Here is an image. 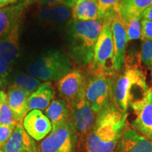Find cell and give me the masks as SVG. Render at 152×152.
<instances>
[{
    "instance_id": "33",
    "label": "cell",
    "mask_w": 152,
    "mask_h": 152,
    "mask_svg": "<svg viewBox=\"0 0 152 152\" xmlns=\"http://www.w3.org/2000/svg\"><path fill=\"white\" fill-rule=\"evenodd\" d=\"M7 94H6L4 91L0 90V106H1V104H2L6 99H7Z\"/></svg>"
},
{
    "instance_id": "8",
    "label": "cell",
    "mask_w": 152,
    "mask_h": 152,
    "mask_svg": "<svg viewBox=\"0 0 152 152\" xmlns=\"http://www.w3.org/2000/svg\"><path fill=\"white\" fill-rule=\"evenodd\" d=\"M77 137L71 121L52 128L39 144V152H75Z\"/></svg>"
},
{
    "instance_id": "4",
    "label": "cell",
    "mask_w": 152,
    "mask_h": 152,
    "mask_svg": "<svg viewBox=\"0 0 152 152\" xmlns=\"http://www.w3.org/2000/svg\"><path fill=\"white\" fill-rule=\"evenodd\" d=\"M73 69L70 57L61 51H51L27 67L28 73L41 81H58Z\"/></svg>"
},
{
    "instance_id": "34",
    "label": "cell",
    "mask_w": 152,
    "mask_h": 152,
    "mask_svg": "<svg viewBox=\"0 0 152 152\" xmlns=\"http://www.w3.org/2000/svg\"><path fill=\"white\" fill-rule=\"evenodd\" d=\"M20 1H21V0H5L4 7L11 4H15L19 2Z\"/></svg>"
},
{
    "instance_id": "5",
    "label": "cell",
    "mask_w": 152,
    "mask_h": 152,
    "mask_svg": "<svg viewBox=\"0 0 152 152\" xmlns=\"http://www.w3.org/2000/svg\"><path fill=\"white\" fill-rule=\"evenodd\" d=\"M111 76L94 73L85 80V98L96 115L113 103L112 98L113 80Z\"/></svg>"
},
{
    "instance_id": "20",
    "label": "cell",
    "mask_w": 152,
    "mask_h": 152,
    "mask_svg": "<svg viewBox=\"0 0 152 152\" xmlns=\"http://www.w3.org/2000/svg\"><path fill=\"white\" fill-rule=\"evenodd\" d=\"M72 9V19L79 21L98 20L97 0H77Z\"/></svg>"
},
{
    "instance_id": "27",
    "label": "cell",
    "mask_w": 152,
    "mask_h": 152,
    "mask_svg": "<svg viewBox=\"0 0 152 152\" xmlns=\"http://www.w3.org/2000/svg\"><path fill=\"white\" fill-rule=\"evenodd\" d=\"M76 1L77 0H26L25 4L28 6L35 1H37L38 4L41 8L54 7V6H64L72 9Z\"/></svg>"
},
{
    "instance_id": "26",
    "label": "cell",
    "mask_w": 152,
    "mask_h": 152,
    "mask_svg": "<svg viewBox=\"0 0 152 152\" xmlns=\"http://www.w3.org/2000/svg\"><path fill=\"white\" fill-rule=\"evenodd\" d=\"M141 18H130L123 20L126 30L128 41L136 40L141 38Z\"/></svg>"
},
{
    "instance_id": "17",
    "label": "cell",
    "mask_w": 152,
    "mask_h": 152,
    "mask_svg": "<svg viewBox=\"0 0 152 152\" xmlns=\"http://www.w3.org/2000/svg\"><path fill=\"white\" fill-rule=\"evenodd\" d=\"M19 54V24H18L0 39V55L11 66L16 61Z\"/></svg>"
},
{
    "instance_id": "13",
    "label": "cell",
    "mask_w": 152,
    "mask_h": 152,
    "mask_svg": "<svg viewBox=\"0 0 152 152\" xmlns=\"http://www.w3.org/2000/svg\"><path fill=\"white\" fill-rule=\"evenodd\" d=\"M113 152H152V141L132 128H128L120 138Z\"/></svg>"
},
{
    "instance_id": "21",
    "label": "cell",
    "mask_w": 152,
    "mask_h": 152,
    "mask_svg": "<svg viewBox=\"0 0 152 152\" xmlns=\"http://www.w3.org/2000/svg\"><path fill=\"white\" fill-rule=\"evenodd\" d=\"M152 4V0H122L118 14L121 20L130 18H141L144 11Z\"/></svg>"
},
{
    "instance_id": "7",
    "label": "cell",
    "mask_w": 152,
    "mask_h": 152,
    "mask_svg": "<svg viewBox=\"0 0 152 152\" xmlns=\"http://www.w3.org/2000/svg\"><path fill=\"white\" fill-rule=\"evenodd\" d=\"M68 106L71 121L77 134V145L85 144L87 137L94 128L97 115L93 111L85 98L84 90Z\"/></svg>"
},
{
    "instance_id": "14",
    "label": "cell",
    "mask_w": 152,
    "mask_h": 152,
    "mask_svg": "<svg viewBox=\"0 0 152 152\" xmlns=\"http://www.w3.org/2000/svg\"><path fill=\"white\" fill-rule=\"evenodd\" d=\"M0 152H39L33 139L28 134L22 124L17 125L14 132Z\"/></svg>"
},
{
    "instance_id": "30",
    "label": "cell",
    "mask_w": 152,
    "mask_h": 152,
    "mask_svg": "<svg viewBox=\"0 0 152 152\" xmlns=\"http://www.w3.org/2000/svg\"><path fill=\"white\" fill-rule=\"evenodd\" d=\"M16 126L0 125V150L2 149L6 143L8 142Z\"/></svg>"
},
{
    "instance_id": "18",
    "label": "cell",
    "mask_w": 152,
    "mask_h": 152,
    "mask_svg": "<svg viewBox=\"0 0 152 152\" xmlns=\"http://www.w3.org/2000/svg\"><path fill=\"white\" fill-rule=\"evenodd\" d=\"M30 94L15 85H12L7 93L9 105L17 118L23 123L28 113V102Z\"/></svg>"
},
{
    "instance_id": "11",
    "label": "cell",
    "mask_w": 152,
    "mask_h": 152,
    "mask_svg": "<svg viewBox=\"0 0 152 152\" xmlns=\"http://www.w3.org/2000/svg\"><path fill=\"white\" fill-rule=\"evenodd\" d=\"M23 126L28 134L36 141L44 140L52 130L50 121L39 110L28 112L23 121Z\"/></svg>"
},
{
    "instance_id": "3",
    "label": "cell",
    "mask_w": 152,
    "mask_h": 152,
    "mask_svg": "<svg viewBox=\"0 0 152 152\" xmlns=\"http://www.w3.org/2000/svg\"><path fill=\"white\" fill-rule=\"evenodd\" d=\"M149 90L143 71L137 68H128L113 81V102L121 111L127 113L129 106L142 99Z\"/></svg>"
},
{
    "instance_id": "2",
    "label": "cell",
    "mask_w": 152,
    "mask_h": 152,
    "mask_svg": "<svg viewBox=\"0 0 152 152\" xmlns=\"http://www.w3.org/2000/svg\"><path fill=\"white\" fill-rule=\"evenodd\" d=\"M103 25L99 20H70L66 39L68 56L75 64L81 67L92 65L95 45Z\"/></svg>"
},
{
    "instance_id": "1",
    "label": "cell",
    "mask_w": 152,
    "mask_h": 152,
    "mask_svg": "<svg viewBox=\"0 0 152 152\" xmlns=\"http://www.w3.org/2000/svg\"><path fill=\"white\" fill-rule=\"evenodd\" d=\"M127 118L128 113L121 111L114 103L98 114L85 142L86 152H113L128 128Z\"/></svg>"
},
{
    "instance_id": "12",
    "label": "cell",
    "mask_w": 152,
    "mask_h": 152,
    "mask_svg": "<svg viewBox=\"0 0 152 152\" xmlns=\"http://www.w3.org/2000/svg\"><path fill=\"white\" fill-rule=\"evenodd\" d=\"M111 28L113 41L115 68L118 72L122 70L125 64L126 47L128 42L125 25L119 15L111 20Z\"/></svg>"
},
{
    "instance_id": "19",
    "label": "cell",
    "mask_w": 152,
    "mask_h": 152,
    "mask_svg": "<svg viewBox=\"0 0 152 152\" xmlns=\"http://www.w3.org/2000/svg\"><path fill=\"white\" fill-rule=\"evenodd\" d=\"M45 111V114L52 123V128L71 120L69 106L62 99H54Z\"/></svg>"
},
{
    "instance_id": "29",
    "label": "cell",
    "mask_w": 152,
    "mask_h": 152,
    "mask_svg": "<svg viewBox=\"0 0 152 152\" xmlns=\"http://www.w3.org/2000/svg\"><path fill=\"white\" fill-rule=\"evenodd\" d=\"M10 65L2 56L0 55V87H5L8 82L10 73Z\"/></svg>"
},
{
    "instance_id": "31",
    "label": "cell",
    "mask_w": 152,
    "mask_h": 152,
    "mask_svg": "<svg viewBox=\"0 0 152 152\" xmlns=\"http://www.w3.org/2000/svg\"><path fill=\"white\" fill-rule=\"evenodd\" d=\"M141 38L142 40L152 42V21L141 20Z\"/></svg>"
},
{
    "instance_id": "25",
    "label": "cell",
    "mask_w": 152,
    "mask_h": 152,
    "mask_svg": "<svg viewBox=\"0 0 152 152\" xmlns=\"http://www.w3.org/2000/svg\"><path fill=\"white\" fill-rule=\"evenodd\" d=\"M23 124L9 105L7 98L0 106V125H16Z\"/></svg>"
},
{
    "instance_id": "32",
    "label": "cell",
    "mask_w": 152,
    "mask_h": 152,
    "mask_svg": "<svg viewBox=\"0 0 152 152\" xmlns=\"http://www.w3.org/2000/svg\"><path fill=\"white\" fill-rule=\"evenodd\" d=\"M142 20H147L152 21V4L144 11L142 14Z\"/></svg>"
},
{
    "instance_id": "15",
    "label": "cell",
    "mask_w": 152,
    "mask_h": 152,
    "mask_svg": "<svg viewBox=\"0 0 152 152\" xmlns=\"http://www.w3.org/2000/svg\"><path fill=\"white\" fill-rule=\"evenodd\" d=\"M26 7L25 1L21 0L15 4L0 8V39L19 24Z\"/></svg>"
},
{
    "instance_id": "35",
    "label": "cell",
    "mask_w": 152,
    "mask_h": 152,
    "mask_svg": "<svg viewBox=\"0 0 152 152\" xmlns=\"http://www.w3.org/2000/svg\"><path fill=\"white\" fill-rule=\"evenodd\" d=\"M4 2L5 0H0V8L4 7Z\"/></svg>"
},
{
    "instance_id": "16",
    "label": "cell",
    "mask_w": 152,
    "mask_h": 152,
    "mask_svg": "<svg viewBox=\"0 0 152 152\" xmlns=\"http://www.w3.org/2000/svg\"><path fill=\"white\" fill-rule=\"evenodd\" d=\"M56 90L51 82H45L28 98V112L33 110L45 111L54 99Z\"/></svg>"
},
{
    "instance_id": "24",
    "label": "cell",
    "mask_w": 152,
    "mask_h": 152,
    "mask_svg": "<svg viewBox=\"0 0 152 152\" xmlns=\"http://www.w3.org/2000/svg\"><path fill=\"white\" fill-rule=\"evenodd\" d=\"M42 84V81L27 74H20L14 79V84L20 87L28 94H31Z\"/></svg>"
},
{
    "instance_id": "22",
    "label": "cell",
    "mask_w": 152,
    "mask_h": 152,
    "mask_svg": "<svg viewBox=\"0 0 152 152\" xmlns=\"http://www.w3.org/2000/svg\"><path fill=\"white\" fill-rule=\"evenodd\" d=\"M72 14V9L64 6H54L41 8L37 16L39 20L46 22L61 23L68 20Z\"/></svg>"
},
{
    "instance_id": "10",
    "label": "cell",
    "mask_w": 152,
    "mask_h": 152,
    "mask_svg": "<svg viewBox=\"0 0 152 152\" xmlns=\"http://www.w3.org/2000/svg\"><path fill=\"white\" fill-rule=\"evenodd\" d=\"M86 77L79 69H73L58 81L60 96L68 105L73 102L84 90Z\"/></svg>"
},
{
    "instance_id": "23",
    "label": "cell",
    "mask_w": 152,
    "mask_h": 152,
    "mask_svg": "<svg viewBox=\"0 0 152 152\" xmlns=\"http://www.w3.org/2000/svg\"><path fill=\"white\" fill-rule=\"evenodd\" d=\"M122 0H97L98 20L102 23H111L119 15L118 9Z\"/></svg>"
},
{
    "instance_id": "9",
    "label": "cell",
    "mask_w": 152,
    "mask_h": 152,
    "mask_svg": "<svg viewBox=\"0 0 152 152\" xmlns=\"http://www.w3.org/2000/svg\"><path fill=\"white\" fill-rule=\"evenodd\" d=\"M136 118L131 123L137 132L152 141V87L146 96L130 106Z\"/></svg>"
},
{
    "instance_id": "6",
    "label": "cell",
    "mask_w": 152,
    "mask_h": 152,
    "mask_svg": "<svg viewBox=\"0 0 152 152\" xmlns=\"http://www.w3.org/2000/svg\"><path fill=\"white\" fill-rule=\"evenodd\" d=\"M92 71L101 73L108 76L115 74L113 41L111 23L103 25L94 48V58L91 65Z\"/></svg>"
},
{
    "instance_id": "28",
    "label": "cell",
    "mask_w": 152,
    "mask_h": 152,
    "mask_svg": "<svg viewBox=\"0 0 152 152\" xmlns=\"http://www.w3.org/2000/svg\"><path fill=\"white\" fill-rule=\"evenodd\" d=\"M140 59L144 65L152 72V42L143 40L142 45Z\"/></svg>"
}]
</instances>
